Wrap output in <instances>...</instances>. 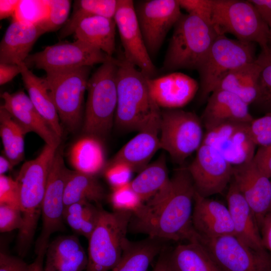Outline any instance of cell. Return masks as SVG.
Segmentation results:
<instances>
[{
	"label": "cell",
	"mask_w": 271,
	"mask_h": 271,
	"mask_svg": "<svg viewBox=\"0 0 271 271\" xmlns=\"http://www.w3.org/2000/svg\"><path fill=\"white\" fill-rule=\"evenodd\" d=\"M195 189L187 168L177 170L168 185L132 214L129 229L162 241H190Z\"/></svg>",
	"instance_id": "1"
},
{
	"label": "cell",
	"mask_w": 271,
	"mask_h": 271,
	"mask_svg": "<svg viewBox=\"0 0 271 271\" xmlns=\"http://www.w3.org/2000/svg\"><path fill=\"white\" fill-rule=\"evenodd\" d=\"M117 93L116 127L139 132L160 122L162 110L150 94L147 77L123 58L118 64Z\"/></svg>",
	"instance_id": "2"
},
{
	"label": "cell",
	"mask_w": 271,
	"mask_h": 271,
	"mask_svg": "<svg viewBox=\"0 0 271 271\" xmlns=\"http://www.w3.org/2000/svg\"><path fill=\"white\" fill-rule=\"evenodd\" d=\"M58 148L45 144L34 159L25 162L15 179L17 182L23 224L19 230L17 250L28 252L35 233L49 171Z\"/></svg>",
	"instance_id": "3"
},
{
	"label": "cell",
	"mask_w": 271,
	"mask_h": 271,
	"mask_svg": "<svg viewBox=\"0 0 271 271\" xmlns=\"http://www.w3.org/2000/svg\"><path fill=\"white\" fill-rule=\"evenodd\" d=\"M212 25L194 15L183 14L174 26L162 70H198L217 36Z\"/></svg>",
	"instance_id": "4"
},
{
	"label": "cell",
	"mask_w": 271,
	"mask_h": 271,
	"mask_svg": "<svg viewBox=\"0 0 271 271\" xmlns=\"http://www.w3.org/2000/svg\"><path fill=\"white\" fill-rule=\"evenodd\" d=\"M119 59L102 64L89 78L83 131L100 139L114 124L117 106V72Z\"/></svg>",
	"instance_id": "5"
},
{
	"label": "cell",
	"mask_w": 271,
	"mask_h": 271,
	"mask_svg": "<svg viewBox=\"0 0 271 271\" xmlns=\"http://www.w3.org/2000/svg\"><path fill=\"white\" fill-rule=\"evenodd\" d=\"M132 213L101 208L97 224L88 239L86 271H111L119 261L128 240L126 234Z\"/></svg>",
	"instance_id": "6"
},
{
	"label": "cell",
	"mask_w": 271,
	"mask_h": 271,
	"mask_svg": "<svg viewBox=\"0 0 271 271\" xmlns=\"http://www.w3.org/2000/svg\"><path fill=\"white\" fill-rule=\"evenodd\" d=\"M211 23L217 35L231 34L268 52L270 30L249 1L213 0Z\"/></svg>",
	"instance_id": "7"
},
{
	"label": "cell",
	"mask_w": 271,
	"mask_h": 271,
	"mask_svg": "<svg viewBox=\"0 0 271 271\" xmlns=\"http://www.w3.org/2000/svg\"><path fill=\"white\" fill-rule=\"evenodd\" d=\"M255 52L254 43L218 35L197 70L200 81V100H207L227 73L254 62Z\"/></svg>",
	"instance_id": "8"
},
{
	"label": "cell",
	"mask_w": 271,
	"mask_h": 271,
	"mask_svg": "<svg viewBox=\"0 0 271 271\" xmlns=\"http://www.w3.org/2000/svg\"><path fill=\"white\" fill-rule=\"evenodd\" d=\"M91 67L46 72L45 79L61 121L70 131L79 126Z\"/></svg>",
	"instance_id": "9"
},
{
	"label": "cell",
	"mask_w": 271,
	"mask_h": 271,
	"mask_svg": "<svg viewBox=\"0 0 271 271\" xmlns=\"http://www.w3.org/2000/svg\"><path fill=\"white\" fill-rule=\"evenodd\" d=\"M203 126L201 118L192 112L179 109L162 110L161 149L176 162H183L201 146L204 135Z\"/></svg>",
	"instance_id": "10"
},
{
	"label": "cell",
	"mask_w": 271,
	"mask_h": 271,
	"mask_svg": "<svg viewBox=\"0 0 271 271\" xmlns=\"http://www.w3.org/2000/svg\"><path fill=\"white\" fill-rule=\"evenodd\" d=\"M194 238L204 248L220 271H271V254L256 250L234 235Z\"/></svg>",
	"instance_id": "11"
},
{
	"label": "cell",
	"mask_w": 271,
	"mask_h": 271,
	"mask_svg": "<svg viewBox=\"0 0 271 271\" xmlns=\"http://www.w3.org/2000/svg\"><path fill=\"white\" fill-rule=\"evenodd\" d=\"M113 59L112 56L76 40L46 47L43 50L30 55L24 63L29 68L34 67L48 72L91 67Z\"/></svg>",
	"instance_id": "12"
},
{
	"label": "cell",
	"mask_w": 271,
	"mask_h": 271,
	"mask_svg": "<svg viewBox=\"0 0 271 271\" xmlns=\"http://www.w3.org/2000/svg\"><path fill=\"white\" fill-rule=\"evenodd\" d=\"M61 152L57 149L51 165L43 198L42 228L36 244V253L46 251L50 236L63 228L65 184L69 172Z\"/></svg>",
	"instance_id": "13"
},
{
	"label": "cell",
	"mask_w": 271,
	"mask_h": 271,
	"mask_svg": "<svg viewBox=\"0 0 271 271\" xmlns=\"http://www.w3.org/2000/svg\"><path fill=\"white\" fill-rule=\"evenodd\" d=\"M134 7L148 53L155 56L182 15L178 0L139 1Z\"/></svg>",
	"instance_id": "14"
},
{
	"label": "cell",
	"mask_w": 271,
	"mask_h": 271,
	"mask_svg": "<svg viewBox=\"0 0 271 271\" xmlns=\"http://www.w3.org/2000/svg\"><path fill=\"white\" fill-rule=\"evenodd\" d=\"M187 167L196 192L209 197L222 193L232 178L233 166L213 147L202 144Z\"/></svg>",
	"instance_id": "15"
},
{
	"label": "cell",
	"mask_w": 271,
	"mask_h": 271,
	"mask_svg": "<svg viewBox=\"0 0 271 271\" xmlns=\"http://www.w3.org/2000/svg\"><path fill=\"white\" fill-rule=\"evenodd\" d=\"M114 20L123 48V58L147 78H155L157 70L145 44L133 1L118 0Z\"/></svg>",
	"instance_id": "16"
},
{
	"label": "cell",
	"mask_w": 271,
	"mask_h": 271,
	"mask_svg": "<svg viewBox=\"0 0 271 271\" xmlns=\"http://www.w3.org/2000/svg\"><path fill=\"white\" fill-rule=\"evenodd\" d=\"M250 123L228 122L218 125L206 130L202 143L216 149L233 167L250 162L256 146Z\"/></svg>",
	"instance_id": "17"
},
{
	"label": "cell",
	"mask_w": 271,
	"mask_h": 271,
	"mask_svg": "<svg viewBox=\"0 0 271 271\" xmlns=\"http://www.w3.org/2000/svg\"><path fill=\"white\" fill-rule=\"evenodd\" d=\"M253 161L233 167L232 180L250 207L259 228L269 211L271 180Z\"/></svg>",
	"instance_id": "18"
},
{
	"label": "cell",
	"mask_w": 271,
	"mask_h": 271,
	"mask_svg": "<svg viewBox=\"0 0 271 271\" xmlns=\"http://www.w3.org/2000/svg\"><path fill=\"white\" fill-rule=\"evenodd\" d=\"M2 106L23 128L26 134L33 132L51 147L58 148L61 138L50 127L37 110L29 95L23 91L14 93L4 92Z\"/></svg>",
	"instance_id": "19"
},
{
	"label": "cell",
	"mask_w": 271,
	"mask_h": 271,
	"mask_svg": "<svg viewBox=\"0 0 271 271\" xmlns=\"http://www.w3.org/2000/svg\"><path fill=\"white\" fill-rule=\"evenodd\" d=\"M150 94L160 107L178 109L187 104L199 89L197 82L177 72L158 78H147Z\"/></svg>",
	"instance_id": "20"
},
{
	"label": "cell",
	"mask_w": 271,
	"mask_h": 271,
	"mask_svg": "<svg viewBox=\"0 0 271 271\" xmlns=\"http://www.w3.org/2000/svg\"><path fill=\"white\" fill-rule=\"evenodd\" d=\"M192 224L198 235L208 238L234 235L230 211L222 203L195 192Z\"/></svg>",
	"instance_id": "21"
},
{
	"label": "cell",
	"mask_w": 271,
	"mask_h": 271,
	"mask_svg": "<svg viewBox=\"0 0 271 271\" xmlns=\"http://www.w3.org/2000/svg\"><path fill=\"white\" fill-rule=\"evenodd\" d=\"M201 119L206 130L228 122L251 123L249 105L230 92L217 89L209 95Z\"/></svg>",
	"instance_id": "22"
},
{
	"label": "cell",
	"mask_w": 271,
	"mask_h": 271,
	"mask_svg": "<svg viewBox=\"0 0 271 271\" xmlns=\"http://www.w3.org/2000/svg\"><path fill=\"white\" fill-rule=\"evenodd\" d=\"M45 32L39 25L13 20L0 44V63L20 65Z\"/></svg>",
	"instance_id": "23"
},
{
	"label": "cell",
	"mask_w": 271,
	"mask_h": 271,
	"mask_svg": "<svg viewBox=\"0 0 271 271\" xmlns=\"http://www.w3.org/2000/svg\"><path fill=\"white\" fill-rule=\"evenodd\" d=\"M226 200L233 224L235 235L253 249H266L263 246L260 230L253 212L232 178L229 185Z\"/></svg>",
	"instance_id": "24"
},
{
	"label": "cell",
	"mask_w": 271,
	"mask_h": 271,
	"mask_svg": "<svg viewBox=\"0 0 271 271\" xmlns=\"http://www.w3.org/2000/svg\"><path fill=\"white\" fill-rule=\"evenodd\" d=\"M160 122L139 131L125 144L106 165L123 163L134 172H140L160 149Z\"/></svg>",
	"instance_id": "25"
},
{
	"label": "cell",
	"mask_w": 271,
	"mask_h": 271,
	"mask_svg": "<svg viewBox=\"0 0 271 271\" xmlns=\"http://www.w3.org/2000/svg\"><path fill=\"white\" fill-rule=\"evenodd\" d=\"M44 271H83L88 255L74 235L61 236L49 243L46 252Z\"/></svg>",
	"instance_id": "26"
},
{
	"label": "cell",
	"mask_w": 271,
	"mask_h": 271,
	"mask_svg": "<svg viewBox=\"0 0 271 271\" xmlns=\"http://www.w3.org/2000/svg\"><path fill=\"white\" fill-rule=\"evenodd\" d=\"M116 27L113 19L91 16L81 22L74 34L76 40L112 56L115 51Z\"/></svg>",
	"instance_id": "27"
},
{
	"label": "cell",
	"mask_w": 271,
	"mask_h": 271,
	"mask_svg": "<svg viewBox=\"0 0 271 271\" xmlns=\"http://www.w3.org/2000/svg\"><path fill=\"white\" fill-rule=\"evenodd\" d=\"M21 65L22 78L31 100L52 130L61 138L63 131L60 119L45 78L37 76L25 63Z\"/></svg>",
	"instance_id": "28"
},
{
	"label": "cell",
	"mask_w": 271,
	"mask_h": 271,
	"mask_svg": "<svg viewBox=\"0 0 271 271\" xmlns=\"http://www.w3.org/2000/svg\"><path fill=\"white\" fill-rule=\"evenodd\" d=\"M100 139L85 134L72 145L68 159L75 171L94 176L104 171L106 164Z\"/></svg>",
	"instance_id": "29"
},
{
	"label": "cell",
	"mask_w": 271,
	"mask_h": 271,
	"mask_svg": "<svg viewBox=\"0 0 271 271\" xmlns=\"http://www.w3.org/2000/svg\"><path fill=\"white\" fill-rule=\"evenodd\" d=\"M261 69V66L256 60L243 65L227 73L217 89L234 94L249 105L257 99Z\"/></svg>",
	"instance_id": "30"
},
{
	"label": "cell",
	"mask_w": 271,
	"mask_h": 271,
	"mask_svg": "<svg viewBox=\"0 0 271 271\" xmlns=\"http://www.w3.org/2000/svg\"><path fill=\"white\" fill-rule=\"evenodd\" d=\"M163 241L150 237L137 242L128 240L119 261L111 271H148L164 249Z\"/></svg>",
	"instance_id": "31"
},
{
	"label": "cell",
	"mask_w": 271,
	"mask_h": 271,
	"mask_svg": "<svg viewBox=\"0 0 271 271\" xmlns=\"http://www.w3.org/2000/svg\"><path fill=\"white\" fill-rule=\"evenodd\" d=\"M174 271H220L210 256L194 237L169 252Z\"/></svg>",
	"instance_id": "32"
},
{
	"label": "cell",
	"mask_w": 271,
	"mask_h": 271,
	"mask_svg": "<svg viewBox=\"0 0 271 271\" xmlns=\"http://www.w3.org/2000/svg\"><path fill=\"white\" fill-rule=\"evenodd\" d=\"M170 178L164 153L149 164L131 180L130 185L144 203L155 197L169 183Z\"/></svg>",
	"instance_id": "33"
},
{
	"label": "cell",
	"mask_w": 271,
	"mask_h": 271,
	"mask_svg": "<svg viewBox=\"0 0 271 271\" xmlns=\"http://www.w3.org/2000/svg\"><path fill=\"white\" fill-rule=\"evenodd\" d=\"M104 197V189L95 176L69 170L64 190L65 208L83 201L98 203Z\"/></svg>",
	"instance_id": "34"
},
{
	"label": "cell",
	"mask_w": 271,
	"mask_h": 271,
	"mask_svg": "<svg viewBox=\"0 0 271 271\" xmlns=\"http://www.w3.org/2000/svg\"><path fill=\"white\" fill-rule=\"evenodd\" d=\"M26 134L10 114L0 108V136L4 147V156L13 167L24 158V137Z\"/></svg>",
	"instance_id": "35"
},
{
	"label": "cell",
	"mask_w": 271,
	"mask_h": 271,
	"mask_svg": "<svg viewBox=\"0 0 271 271\" xmlns=\"http://www.w3.org/2000/svg\"><path fill=\"white\" fill-rule=\"evenodd\" d=\"M88 201H81L65 208L64 220L77 234L89 239L99 220L101 210Z\"/></svg>",
	"instance_id": "36"
},
{
	"label": "cell",
	"mask_w": 271,
	"mask_h": 271,
	"mask_svg": "<svg viewBox=\"0 0 271 271\" xmlns=\"http://www.w3.org/2000/svg\"><path fill=\"white\" fill-rule=\"evenodd\" d=\"M114 11V6L111 0L75 1L70 18L61 28L59 37L63 39L74 34L81 22L88 17L98 16L110 18Z\"/></svg>",
	"instance_id": "37"
},
{
	"label": "cell",
	"mask_w": 271,
	"mask_h": 271,
	"mask_svg": "<svg viewBox=\"0 0 271 271\" xmlns=\"http://www.w3.org/2000/svg\"><path fill=\"white\" fill-rule=\"evenodd\" d=\"M48 0H19L13 20L40 25L48 13Z\"/></svg>",
	"instance_id": "38"
},
{
	"label": "cell",
	"mask_w": 271,
	"mask_h": 271,
	"mask_svg": "<svg viewBox=\"0 0 271 271\" xmlns=\"http://www.w3.org/2000/svg\"><path fill=\"white\" fill-rule=\"evenodd\" d=\"M256 61L262 67L258 80V93L255 102L271 111V54L261 51Z\"/></svg>",
	"instance_id": "39"
},
{
	"label": "cell",
	"mask_w": 271,
	"mask_h": 271,
	"mask_svg": "<svg viewBox=\"0 0 271 271\" xmlns=\"http://www.w3.org/2000/svg\"><path fill=\"white\" fill-rule=\"evenodd\" d=\"M110 201L114 211H128L132 214L138 211L144 204L131 187L130 183L112 189Z\"/></svg>",
	"instance_id": "40"
},
{
	"label": "cell",
	"mask_w": 271,
	"mask_h": 271,
	"mask_svg": "<svg viewBox=\"0 0 271 271\" xmlns=\"http://www.w3.org/2000/svg\"><path fill=\"white\" fill-rule=\"evenodd\" d=\"M71 2L68 0H48V13L45 20L39 26L45 33L56 31L66 24Z\"/></svg>",
	"instance_id": "41"
},
{
	"label": "cell",
	"mask_w": 271,
	"mask_h": 271,
	"mask_svg": "<svg viewBox=\"0 0 271 271\" xmlns=\"http://www.w3.org/2000/svg\"><path fill=\"white\" fill-rule=\"evenodd\" d=\"M133 172L128 165L123 163L106 165L104 170L105 177L112 189L129 183Z\"/></svg>",
	"instance_id": "42"
},
{
	"label": "cell",
	"mask_w": 271,
	"mask_h": 271,
	"mask_svg": "<svg viewBox=\"0 0 271 271\" xmlns=\"http://www.w3.org/2000/svg\"><path fill=\"white\" fill-rule=\"evenodd\" d=\"M250 130L256 146L271 144V111L260 117L254 118L250 123Z\"/></svg>",
	"instance_id": "43"
},
{
	"label": "cell",
	"mask_w": 271,
	"mask_h": 271,
	"mask_svg": "<svg viewBox=\"0 0 271 271\" xmlns=\"http://www.w3.org/2000/svg\"><path fill=\"white\" fill-rule=\"evenodd\" d=\"M23 220L20 209L7 204L0 205V231L10 232L22 228Z\"/></svg>",
	"instance_id": "44"
},
{
	"label": "cell",
	"mask_w": 271,
	"mask_h": 271,
	"mask_svg": "<svg viewBox=\"0 0 271 271\" xmlns=\"http://www.w3.org/2000/svg\"><path fill=\"white\" fill-rule=\"evenodd\" d=\"M1 204H7L20 209L17 182L11 177L5 175H0Z\"/></svg>",
	"instance_id": "45"
},
{
	"label": "cell",
	"mask_w": 271,
	"mask_h": 271,
	"mask_svg": "<svg viewBox=\"0 0 271 271\" xmlns=\"http://www.w3.org/2000/svg\"><path fill=\"white\" fill-rule=\"evenodd\" d=\"M181 9L211 23L213 0H178Z\"/></svg>",
	"instance_id": "46"
},
{
	"label": "cell",
	"mask_w": 271,
	"mask_h": 271,
	"mask_svg": "<svg viewBox=\"0 0 271 271\" xmlns=\"http://www.w3.org/2000/svg\"><path fill=\"white\" fill-rule=\"evenodd\" d=\"M252 161L261 172L271 179V144L260 146Z\"/></svg>",
	"instance_id": "47"
},
{
	"label": "cell",
	"mask_w": 271,
	"mask_h": 271,
	"mask_svg": "<svg viewBox=\"0 0 271 271\" xmlns=\"http://www.w3.org/2000/svg\"><path fill=\"white\" fill-rule=\"evenodd\" d=\"M29 264L21 258L0 253V271H29Z\"/></svg>",
	"instance_id": "48"
},
{
	"label": "cell",
	"mask_w": 271,
	"mask_h": 271,
	"mask_svg": "<svg viewBox=\"0 0 271 271\" xmlns=\"http://www.w3.org/2000/svg\"><path fill=\"white\" fill-rule=\"evenodd\" d=\"M21 64L17 65L0 63L1 85L8 83L18 74L21 73L22 70Z\"/></svg>",
	"instance_id": "49"
},
{
	"label": "cell",
	"mask_w": 271,
	"mask_h": 271,
	"mask_svg": "<svg viewBox=\"0 0 271 271\" xmlns=\"http://www.w3.org/2000/svg\"><path fill=\"white\" fill-rule=\"evenodd\" d=\"M271 31V0H250Z\"/></svg>",
	"instance_id": "50"
},
{
	"label": "cell",
	"mask_w": 271,
	"mask_h": 271,
	"mask_svg": "<svg viewBox=\"0 0 271 271\" xmlns=\"http://www.w3.org/2000/svg\"><path fill=\"white\" fill-rule=\"evenodd\" d=\"M259 230L264 247L271 252V212L264 217Z\"/></svg>",
	"instance_id": "51"
},
{
	"label": "cell",
	"mask_w": 271,
	"mask_h": 271,
	"mask_svg": "<svg viewBox=\"0 0 271 271\" xmlns=\"http://www.w3.org/2000/svg\"><path fill=\"white\" fill-rule=\"evenodd\" d=\"M19 3V0L0 1V19L13 16Z\"/></svg>",
	"instance_id": "52"
},
{
	"label": "cell",
	"mask_w": 271,
	"mask_h": 271,
	"mask_svg": "<svg viewBox=\"0 0 271 271\" xmlns=\"http://www.w3.org/2000/svg\"><path fill=\"white\" fill-rule=\"evenodd\" d=\"M152 271H174L169 261V252L164 249L161 252Z\"/></svg>",
	"instance_id": "53"
},
{
	"label": "cell",
	"mask_w": 271,
	"mask_h": 271,
	"mask_svg": "<svg viewBox=\"0 0 271 271\" xmlns=\"http://www.w3.org/2000/svg\"><path fill=\"white\" fill-rule=\"evenodd\" d=\"M46 251L41 250L36 253L34 261L29 264V271H44L43 262Z\"/></svg>",
	"instance_id": "54"
},
{
	"label": "cell",
	"mask_w": 271,
	"mask_h": 271,
	"mask_svg": "<svg viewBox=\"0 0 271 271\" xmlns=\"http://www.w3.org/2000/svg\"><path fill=\"white\" fill-rule=\"evenodd\" d=\"M13 166L9 160L4 155L0 157V175H5V173L13 168Z\"/></svg>",
	"instance_id": "55"
},
{
	"label": "cell",
	"mask_w": 271,
	"mask_h": 271,
	"mask_svg": "<svg viewBox=\"0 0 271 271\" xmlns=\"http://www.w3.org/2000/svg\"><path fill=\"white\" fill-rule=\"evenodd\" d=\"M268 52L271 54V31H270L269 41H268Z\"/></svg>",
	"instance_id": "56"
},
{
	"label": "cell",
	"mask_w": 271,
	"mask_h": 271,
	"mask_svg": "<svg viewBox=\"0 0 271 271\" xmlns=\"http://www.w3.org/2000/svg\"><path fill=\"white\" fill-rule=\"evenodd\" d=\"M268 212H271V199H270V206H269V211Z\"/></svg>",
	"instance_id": "57"
}]
</instances>
